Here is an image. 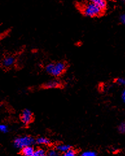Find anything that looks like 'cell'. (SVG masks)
Returning a JSON list of instances; mask_svg holds the SVG:
<instances>
[{
	"label": "cell",
	"instance_id": "obj_19",
	"mask_svg": "<svg viewBox=\"0 0 125 156\" xmlns=\"http://www.w3.org/2000/svg\"><path fill=\"white\" fill-rule=\"evenodd\" d=\"M120 22H121L124 26H125V14H123L120 16Z\"/></svg>",
	"mask_w": 125,
	"mask_h": 156
},
{
	"label": "cell",
	"instance_id": "obj_7",
	"mask_svg": "<svg viewBox=\"0 0 125 156\" xmlns=\"http://www.w3.org/2000/svg\"><path fill=\"white\" fill-rule=\"evenodd\" d=\"M14 62H15V58L13 56H7L5 57L3 60L2 64L4 67L5 68H10L14 65Z\"/></svg>",
	"mask_w": 125,
	"mask_h": 156
},
{
	"label": "cell",
	"instance_id": "obj_3",
	"mask_svg": "<svg viewBox=\"0 0 125 156\" xmlns=\"http://www.w3.org/2000/svg\"><path fill=\"white\" fill-rule=\"evenodd\" d=\"M67 68L66 62L64 61H59L54 64V67L51 75L54 77H59L65 72Z\"/></svg>",
	"mask_w": 125,
	"mask_h": 156
},
{
	"label": "cell",
	"instance_id": "obj_20",
	"mask_svg": "<svg viewBox=\"0 0 125 156\" xmlns=\"http://www.w3.org/2000/svg\"><path fill=\"white\" fill-rule=\"evenodd\" d=\"M121 98L124 103H125V90H124L121 93Z\"/></svg>",
	"mask_w": 125,
	"mask_h": 156
},
{
	"label": "cell",
	"instance_id": "obj_8",
	"mask_svg": "<svg viewBox=\"0 0 125 156\" xmlns=\"http://www.w3.org/2000/svg\"><path fill=\"white\" fill-rule=\"evenodd\" d=\"M89 2L98 6L104 12L107 8L106 0H89Z\"/></svg>",
	"mask_w": 125,
	"mask_h": 156
},
{
	"label": "cell",
	"instance_id": "obj_6",
	"mask_svg": "<svg viewBox=\"0 0 125 156\" xmlns=\"http://www.w3.org/2000/svg\"><path fill=\"white\" fill-rule=\"evenodd\" d=\"M35 149L32 146H27L21 149L20 154L24 156H34Z\"/></svg>",
	"mask_w": 125,
	"mask_h": 156
},
{
	"label": "cell",
	"instance_id": "obj_21",
	"mask_svg": "<svg viewBox=\"0 0 125 156\" xmlns=\"http://www.w3.org/2000/svg\"><path fill=\"white\" fill-rule=\"evenodd\" d=\"M5 35H6V33L5 32H4V33L0 32V40H1L2 38H3L5 36Z\"/></svg>",
	"mask_w": 125,
	"mask_h": 156
},
{
	"label": "cell",
	"instance_id": "obj_10",
	"mask_svg": "<svg viewBox=\"0 0 125 156\" xmlns=\"http://www.w3.org/2000/svg\"><path fill=\"white\" fill-rule=\"evenodd\" d=\"M35 143L39 145L49 146L51 144V141L50 139L46 137H38L35 140Z\"/></svg>",
	"mask_w": 125,
	"mask_h": 156
},
{
	"label": "cell",
	"instance_id": "obj_23",
	"mask_svg": "<svg viewBox=\"0 0 125 156\" xmlns=\"http://www.w3.org/2000/svg\"><path fill=\"white\" fill-rule=\"evenodd\" d=\"M122 2H123L124 4H125V0H122Z\"/></svg>",
	"mask_w": 125,
	"mask_h": 156
},
{
	"label": "cell",
	"instance_id": "obj_4",
	"mask_svg": "<svg viewBox=\"0 0 125 156\" xmlns=\"http://www.w3.org/2000/svg\"><path fill=\"white\" fill-rule=\"evenodd\" d=\"M20 119L24 126H27L31 124L33 121V114L31 110L28 109H24L21 114Z\"/></svg>",
	"mask_w": 125,
	"mask_h": 156
},
{
	"label": "cell",
	"instance_id": "obj_5",
	"mask_svg": "<svg viewBox=\"0 0 125 156\" xmlns=\"http://www.w3.org/2000/svg\"><path fill=\"white\" fill-rule=\"evenodd\" d=\"M62 87V83L60 81L57 80H50L42 85V88L46 89H56V88H60Z\"/></svg>",
	"mask_w": 125,
	"mask_h": 156
},
{
	"label": "cell",
	"instance_id": "obj_16",
	"mask_svg": "<svg viewBox=\"0 0 125 156\" xmlns=\"http://www.w3.org/2000/svg\"><path fill=\"white\" fill-rule=\"evenodd\" d=\"M118 131L119 133L122 134H125V122L121 123L118 126Z\"/></svg>",
	"mask_w": 125,
	"mask_h": 156
},
{
	"label": "cell",
	"instance_id": "obj_17",
	"mask_svg": "<svg viewBox=\"0 0 125 156\" xmlns=\"http://www.w3.org/2000/svg\"><path fill=\"white\" fill-rule=\"evenodd\" d=\"M8 131V128L7 126H6L5 124L0 123V132L5 133H7Z\"/></svg>",
	"mask_w": 125,
	"mask_h": 156
},
{
	"label": "cell",
	"instance_id": "obj_24",
	"mask_svg": "<svg viewBox=\"0 0 125 156\" xmlns=\"http://www.w3.org/2000/svg\"><path fill=\"white\" fill-rule=\"evenodd\" d=\"M0 67H1V65H0Z\"/></svg>",
	"mask_w": 125,
	"mask_h": 156
},
{
	"label": "cell",
	"instance_id": "obj_13",
	"mask_svg": "<svg viewBox=\"0 0 125 156\" xmlns=\"http://www.w3.org/2000/svg\"><path fill=\"white\" fill-rule=\"evenodd\" d=\"M60 154L58 152L56 149H51L47 151V155L49 156H58Z\"/></svg>",
	"mask_w": 125,
	"mask_h": 156
},
{
	"label": "cell",
	"instance_id": "obj_14",
	"mask_svg": "<svg viewBox=\"0 0 125 156\" xmlns=\"http://www.w3.org/2000/svg\"><path fill=\"white\" fill-rule=\"evenodd\" d=\"M97 155V152H95V151H91V150L85 151V152L81 154L82 156H96Z\"/></svg>",
	"mask_w": 125,
	"mask_h": 156
},
{
	"label": "cell",
	"instance_id": "obj_12",
	"mask_svg": "<svg viewBox=\"0 0 125 156\" xmlns=\"http://www.w3.org/2000/svg\"><path fill=\"white\" fill-rule=\"evenodd\" d=\"M62 155H63L64 156H75L77 155V151L73 148H70L69 150H67L66 152Z\"/></svg>",
	"mask_w": 125,
	"mask_h": 156
},
{
	"label": "cell",
	"instance_id": "obj_22",
	"mask_svg": "<svg viewBox=\"0 0 125 156\" xmlns=\"http://www.w3.org/2000/svg\"><path fill=\"white\" fill-rule=\"evenodd\" d=\"M109 1H110V2H116L117 0H109Z\"/></svg>",
	"mask_w": 125,
	"mask_h": 156
},
{
	"label": "cell",
	"instance_id": "obj_1",
	"mask_svg": "<svg viewBox=\"0 0 125 156\" xmlns=\"http://www.w3.org/2000/svg\"><path fill=\"white\" fill-rule=\"evenodd\" d=\"M80 11L84 16L89 18L98 17L104 12L98 6L90 2L80 7Z\"/></svg>",
	"mask_w": 125,
	"mask_h": 156
},
{
	"label": "cell",
	"instance_id": "obj_2",
	"mask_svg": "<svg viewBox=\"0 0 125 156\" xmlns=\"http://www.w3.org/2000/svg\"><path fill=\"white\" fill-rule=\"evenodd\" d=\"M35 144V139L31 136H19L13 141V144L15 148L22 149L27 146H32Z\"/></svg>",
	"mask_w": 125,
	"mask_h": 156
},
{
	"label": "cell",
	"instance_id": "obj_15",
	"mask_svg": "<svg viewBox=\"0 0 125 156\" xmlns=\"http://www.w3.org/2000/svg\"><path fill=\"white\" fill-rule=\"evenodd\" d=\"M53 67H54V63H49V64L46 65L45 68L46 71L48 73V74H51L52 71V69H53Z\"/></svg>",
	"mask_w": 125,
	"mask_h": 156
},
{
	"label": "cell",
	"instance_id": "obj_9",
	"mask_svg": "<svg viewBox=\"0 0 125 156\" xmlns=\"http://www.w3.org/2000/svg\"><path fill=\"white\" fill-rule=\"evenodd\" d=\"M70 148H71V146L69 144H60L57 145L56 146V150L59 152L60 154H63L65 153L67 150H69Z\"/></svg>",
	"mask_w": 125,
	"mask_h": 156
},
{
	"label": "cell",
	"instance_id": "obj_11",
	"mask_svg": "<svg viewBox=\"0 0 125 156\" xmlns=\"http://www.w3.org/2000/svg\"><path fill=\"white\" fill-rule=\"evenodd\" d=\"M47 155V151L44 148H39L35 150L34 156H46Z\"/></svg>",
	"mask_w": 125,
	"mask_h": 156
},
{
	"label": "cell",
	"instance_id": "obj_18",
	"mask_svg": "<svg viewBox=\"0 0 125 156\" xmlns=\"http://www.w3.org/2000/svg\"><path fill=\"white\" fill-rule=\"evenodd\" d=\"M116 83L119 85L125 87V78H123V77L117 78L116 80Z\"/></svg>",
	"mask_w": 125,
	"mask_h": 156
}]
</instances>
